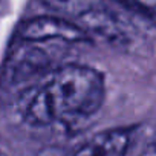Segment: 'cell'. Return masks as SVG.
<instances>
[{
  "label": "cell",
  "instance_id": "cell-3",
  "mask_svg": "<svg viewBox=\"0 0 156 156\" xmlns=\"http://www.w3.org/2000/svg\"><path fill=\"white\" fill-rule=\"evenodd\" d=\"M130 144V135L126 130H106L95 135L73 156H124Z\"/></svg>",
  "mask_w": 156,
  "mask_h": 156
},
{
  "label": "cell",
  "instance_id": "cell-6",
  "mask_svg": "<svg viewBox=\"0 0 156 156\" xmlns=\"http://www.w3.org/2000/svg\"><path fill=\"white\" fill-rule=\"evenodd\" d=\"M116 2H119L129 8L142 11L144 14H148V16H153L154 6H156V0H116Z\"/></svg>",
  "mask_w": 156,
  "mask_h": 156
},
{
  "label": "cell",
  "instance_id": "cell-1",
  "mask_svg": "<svg viewBox=\"0 0 156 156\" xmlns=\"http://www.w3.org/2000/svg\"><path fill=\"white\" fill-rule=\"evenodd\" d=\"M38 89L49 107L52 122L60 121L67 126L95 115L106 95L104 76L97 69L81 64L60 67Z\"/></svg>",
  "mask_w": 156,
  "mask_h": 156
},
{
  "label": "cell",
  "instance_id": "cell-5",
  "mask_svg": "<svg viewBox=\"0 0 156 156\" xmlns=\"http://www.w3.org/2000/svg\"><path fill=\"white\" fill-rule=\"evenodd\" d=\"M40 2L60 16L80 19L87 12L101 8L103 0H40Z\"/></svg>",
  "mask_w": 156,
  "mask_h": 156
},
{
  "label": "cell",
  "instance_id": "cell-4",
  "mask_svg": "<svg viewBox=\"0 0 156 156\" xmlns=\"http://www.w3.org/2000/svg\"><path fill=\"white\" fill-rule=\"evenodd\" d=\"M46 57L38 48L23 46L19 48L16 55L11 58L9 75L14 78V81H23L40 75L43 70H46Z\"/></svg>",
  "mask_w": 156,
  "mask_h": 156
},
{
  "label": "cell",
  "instance_id": "cell-2",
  "mask_svg": "<svg viewBox=\"0 0 156 156\" xmlns=\"http://www.w3.org/2000/svg\"><path fill=\"white\" fill-rule=\"evenodd\" d=\"M19 35L26 43H38L46 40H63V41H86L89 40L87 32L76 23H72L63 17L41 16L34 17L20 25Z\"/></svg>",
  "mask_w": 156,
  "mask_h": 156
}]
</instances>
